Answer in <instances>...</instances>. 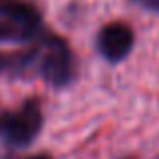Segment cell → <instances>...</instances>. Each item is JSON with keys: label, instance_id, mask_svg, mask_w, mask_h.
<instances>
[{"label": "cell", "instance_id": "cell-1", "mask_svg": "<svg viewBox=\"0 0 159 159\" xmlns=\"http://www.w3.org/2000/svg\"><path fill=\"white\" fill-rule=\"evenodd\" d=\"M32 66L39 70V75L52 87H65L75 77V58L69 44L54 34H47L40 39V43L26 52L24 57L16 58L10 66Z\"/></svg>", "mask_w": 159, "mask_h": 159}, {"label": "cell", "instance_id": "cell-2", "mask_svg": "<svg viewBox=\"0 0 159 159\" xmlns=\"http://www.w3.org/2000/svg\"><path fill=\"white\" fill-rule=\"evenodd\" d=\"M43 30V16L26 0H0V43H28Z\"/></svg>", "mask_w": 159, "mask_h": 159}, {"label": "cell", "instance_id": "cell-3", "mask_svg": "<svg viewBox=\"0 0 159 159\" xmlns=\"http://www.w3.org/2000/svg\"><path fill=\"white\" fill-rule=\"evenodd\" d=\"M43 129V109L36 99H28L18 111L0 117V135L10 145H28Z\"/></svg>", "mask_w": 159, "mask_h": 159}, {"label": "cell", "instance_id": "cell-4", "mask_svg": "<svg viewBox=\"0 0 159 159\" xmlns=\"http://www.w3.org/2000/svg\"><path fill=\"white\" fill-rule=\"evenodd\" d=\"M133 44L135 34L125 22H109L97 34V48L109 62H121L123 58H127Z\"/></svg>", "mask_w": 159, "mask_h": 159}, {"label": "cell", "instance_id": "cell-5", "mask_svg": "<svg viewBox=\"0 0 159 159\" xmlns=\"http://www.w3.org/2000/svg\"><path fill=\"white\" fill-rule=\"evenodd\" d=\"M133 2L139 4V6H141V8H145V10L159 14V0H133Z\"/></svg>", "mask_w": 159, "mask_h": 159}, {"label": "cell", "instance_id": "cell-6", "mask_svg": "<svg viewBox=\"0 0 159 159\" xmlns=\"http://www.w3.org/2000/svg\"><path fill=\"white\" fill-rule=\"evenodd\" d=\"M28 159H52L51 155H44V153H40V155H30Z\"/></svg>", "mask_w": 159, "mask_h": 159}]
</instances>
